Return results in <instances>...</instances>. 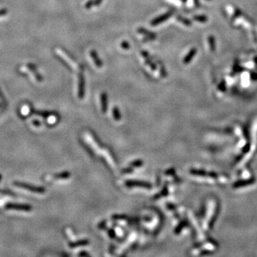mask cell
Masks as SVG:
<instances>
[{
  "label": "cell",
  "mask_w": 257,
  "mask_h": 257,
  "mask_svg": "<svg viewBox=\"0 0 257 257\" xmlns=\"http://www.w3.org/2000/svg\"><path fill=\"white\" fill-rule=\"evenodd\" d=\"M195 54H196V49H191V51L189 52V54L186 55V57L184 58V64H188V63L191 61V59H192L193 57L194 56Z\"/></svg>",
  "instance_id": "obj_10"
},
{
  "label": "cell",
  "mask_w": 257,
  "mask_h": 257,
  "mask_svg": "<svg viewBox=\"0 0 257 257\" xmlns=\"http://www.w3.org/2000/svg\"><path fill=\"white\" fill-rule=\"evenodd\" d=\"M29 107L28 106H24V107H22L21 112H20V114L23 117H26L29 115Z\"/></svg>",
  "instance_id": "obj_12"
},
{
  "label": "cell",
  "mask_w": 257,
  "mask_h": 257,
  "mask_svg": "<svg viewBox=\"0 0 257 257\" xmlns=\"http://www.w3.org/2000/svg\"><path fill=\"white\" fill-rule=\"evenodd\" d=\"M69 173H67V172H64V173H61V174H55L54 176V179H65V178H68V176H69Z\"/></svg>",
  "instance_id": "obj_13"
},
{
  "label": "cell",
  "mask_w": 257,
  "mask_h": 257,
  "mask_svg": "<svg viewBox=\"0 0 257 257\" xmlns=\"http://www.w3.org/2000/svg\"><path fill=\"white\" fill-rule=\"evenodd\" d=\"M121 47H122V49L127 50L130 48V44L128 42L124 41V42H122V43H121Z\"/></svg>",
  "instance_id": "obj_17"
},
{
  "label": "cell",
  "mask_w": 257,
  "mask_h": 257,
  "mask_svg": "<svg viewBox=\"0 0 257 257\" xmlns=\"http://www.w3.org/2000/svg\"><path fill=\"white\" fill-rule=\"evenodd\" d=\"M142 164V162H140V161H137V162H135L132 163V166L131 167H140L141 165Z\"/></svg>",
  "instance_id": "obj_19"
},
{
  "label": "cell",
  "mask_w": 257,
  "mask_h": 257,
  "mask_svg": "<svg viewBox=\"0 0 257 257\" xmlns=\"http://www.w3.org/2000/svg\"><path fill=\"white\" fill-rule=\"evenodd\" d=\"M173 11H169L167 13H164L162 15H160V16L157 17V18L152 19V21H151V25L153 27L154 26H157V25L162 24V22H165L166 20H167L171 16H172L173 14Z\"/></svg>",
  "instance_id": "obj_4"
},
{
  "label": "cell",
  "mask_w": 257,
  "mask_h": 257,
  "mask_svg": "<svg viewBox=\"0 0 257 257\" xmlns=\"http://www.w3.org/2000/svg\"><path fill=\"white\" fill-rule=\"evenodd\" d=\"M159 64V66H160V69H159V73H160V75L161 77L162 78H166L167 77V70H166L164 66L162 63H161L159 62H158Z\"/></svg>",
  "instance_id": "obj_11"
},
{
  "label": "cell",
  "mask_w": 257,
  "mask_h": 257,
  "mask_svg": "<svg viewBox=\"0 0 257 257\" xmlns=\"http://www.w3.org/2000/svg\"><path fill=\"white\" fill-rule=\"evenodd\" d=\"M102 1L103 0H94V5L95 6H98V5H99L102 3Z\"/></svg>",
  "instance_id": "obj_20"
},
{
  "label": "cell",
  "mask_w": 257,
  "mask_h": 257,
  "mask_svg": "<svg viewBox=\"0 0 257 257\" xmlns=\"http://www.w3.org/2000/svg\"><path fill=\"white\" fill-rule=\"evenodd\" d=\"M85 92V78L82 72L78 74V97L82 99L84 97Z\"/></svg>",
  "instance_id": "obj_3"
},
{
  "label": "cell",
  "mask_w": 257,
  "mask_h": 257,
  "mask_svg": "<svg viewBox=\"0 0 257 257\" xmlns=\"http://www.w3.org/2000/svg\"><path fill=\"white\" fill-rule=\"evenodd\" d=\"M88 242L87 241H80V242H78L77 244H70V246L71 247H74V246H78V245H84V244H87Z\"/></svg>",
  "instance_id": "obj_18"
},
{
  "label": "cell",
  "mask_w": 257,
  "mask_h": 257,
  "mask_svg": "<svg viewBox=\"0 0 257 257\" xmlns=\"http://www.w3.org/2000/svg\"><path fill=\"white\" fill-rule=\"evenodd\" d=\"M94 5V0H89L85 4V8L86 9H90Z\"/></svg>",
  "instance_id": "obj_16"
},
{
  "label": "cell",
  "mask_w": 257,
  "mask_h": 257,
  "mask_svg": "<svg viewBox=\"0 0 257 257\" xmlns=\"http://www.w3.org/2000/svg\"><path fill=\"white\" fill-rule=\"evenodd\" d=\"M1 179H2V176H1V175H0V180H1Z\"/></svg>",
  "instance_id": "obj_21"
},
{
  "label": "cell",
  "mask_w": 257,
  "mask_h": 257,
  "mask_svg": "<svg viewBox=\"0 0 257 257\" xmlns=\"http://www.w3.org/2000/svg\"><path fill=\"white\" fill-rule=\"evenodd\" d=\"M14 186L17 188H19V189L26 191L27 192L34 193V194H43L45 192V189L42 187H39L34 185L28 184L24 182H19V181H14Z\"/></svg>",
  "instance_id": "obj_1"
},
{
  "label": "cell",
  "mask_w": 257,
  "mask_h": 257,
  "mask_svg": "<svg viewBox=\"0 0 257 257\" xmlns=\"http://www.w3.org/2000/svg\"><path fill=\"white\" fill-rule=\"evenodd\" d=\"M137 32L139 34H142L143 35H144L146 37L145 39H147L149 40H154L157 38V34L155 33H154L152 32L149 31V30L146 29L145 28H143V27H139L137 29Z\"/></svg>",
  "instance_id": "obj_6"
},
{
  "label": "cell",
  "mask_w": 257,
  "mask_h": 257,
  "mask_svg": "<svg viewBox=\"0 0 257 257\" xmlns=\"http://www.w3.org/2000/svg\"><path fill=\"white\" fill-rule=\"evenodd\" d=\"M127 185L128 186H144V187H151V185L149 184L145 183V182H141V181H128L127 182Z\"/></svg>",
  "instance_id": "obj_9"
},
{
  "label": "cell",
  "mask_w": 257,
  "mask_h": 257,
  "mask_svg": "<svg viewBox=\"0 0 257 257\" xmlns=\"http://www.w3.org/2000/svg\"><path fill=\"white\" fill-rule=\"evenodd\" d=\"M101 105H102V110L103 112H106L107 109V94L105 92L102 93L101 94Z\"/></svg>",
  "instance_id": "obj_8"
},
{
  "label": "cell",
  "mask_w": 257,
  "mask_h": 257,
  "mask_svg": "<svg viewBox=\"0 0 257 257\" xmlns=\"http://www.w3.org/2000/svg\"><path fill=\"white\" fill-rule=\"evenodd\" d=\"M89 54H90L91 57H92L93 62H94L96 66L99 68L103 66V62H102V60L99 59V55H98L97 52H96L94 49L91 50V51L89 52Z\"/></svg>",
  "instance_id": "obj_7"
},
{
  "label": "cell",
  "mask_w": 257,
  "mask_h": 257,
  "mask_svg": "<svg viewBox=\"0 0 257 257\" xmlns=\"http://www.w3.org/2000/svg\"><path fill=\"white\" fill-rule=\"evenodd\" d=\"M4 208L7 210L25 211V212H29L32 209V206L30 205L21 204L16 203H7L5 204Z\"/></svg>",
  "instance_id": "obj_2"
},
{
  "label": "cell",
  "mask_w": 257,
  "mask_h": 257,
  "mask_svg": "<svg viewBox=\"0 0 257 257\" xmlns=\"http://www.w3.org/2000/svg\"><path fill=\"white\" fill-rule=\"evenodd\" d=\"M113 114H114V117L117 120H119L121 118L120 112L117 107H114V109H113Z\"/></svg>",
  "instance_id": "obj_14"
},
{
  "label": "cell",
  "mask_w": 257,
  "mask_h": 257,
  "mask_svg": "<svg viewBox=\"0 0 257 257\" xmlns=\"http://www.w3.org/2000/svg\"><path fill=\"white\" fill-rule=\"evenodd\" d=\"M141 54L142 55L144 59L145 64L148 65V66L151 68V69L153 70V71H155V70L157 69V65L152 61L149 56V54L147 51H144V50H142V51H141Z\"/></svg>",
  "instance_id": "obj_5"
},
{
  "label": "cell",
  "mask_w": 257,
  "mask_h": 257,
  "mask_svg": "<svg viewBox=\"0 0 257 257\" xmlns=\"http://www.w3.org/2000/svg\"><path fill=\"white\" fill-rule=\"evenodd\" d=\"M176 19H177L179 21H180L181 22H182L183 24H186V25H191V22L189 21V20H187V19H184V18H183L182 17H181V16H177L176 17Z\"/></svg>",
  "instance_id": "obj_15"
}]
</instances>
